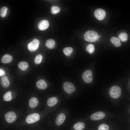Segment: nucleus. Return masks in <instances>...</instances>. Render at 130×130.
Returning <instances> with one entry per match:
<instances>
[{
	"label": "nucleus",
	"instance_id": "25",
	"mask_svg": "<svg viewBox=\"0 0 130 130\" xmlns=\"http://www.w3.org/2000/svg\"><path fill=\"white\" fill-rule=\"evenodd\" d=\"M86 50L89 53H92L95 50L94 45L92 44H90L87 45L86 47Z\"/></svg>",
	"mask_w": 130,
	"mask_h": 130
},
{
	"label": "nucleus",
	"instance_id": "14",
	"mask_svg": "<svg viewBox=\"0 0 130 130\" xmlns=\"http://www.w3.org/2000/svg\"><path fill=\"white\" fill-rule=\"evenodd\" d=\"M57 98L55 97L49 98L47 101V104L50 107H52L55 105L58 102Z\"/></svg>",
	"mask_w": 130,
	"mask_h": 130
},
{
	"label": "nucleus",
	"instance_id": "21",
	"mask_svg": "<svg viewBox=\"0 0 130 130\" xmlns=\"http://www.w3.org/2000/svg\"><path fill=\"white\" fill-rule=\"evenodd\" d=\"M118 37L122 41L125 42L128 39V35L126 33L122 32L119 34L118 35Z\"/></svg>",
	"mask_w": 130,
	"mask_h": 130
},
{
	"label": "nucleus",
	"instance_id": "27",
	"mask_svg": "<svg viewBox=\"0 0 130 130\" xmlns=\"http://www.w3.org/2000/svg\"><path fill=\"white\" fill-rule=\"evenodd\" d=\"M51 12L53 14H56L58 13L60 11L59 7L56 6H53L51 8Z\"/></svg>",
	"mask_w": 130,
	"mask_h": 130
},
{
	"label": "nucleus",
	"instance_id": "8",
	"mask_svg": "<svg viewBox=\"0 0 130 130\" xmlns=\"http://www.w3.org/2000/svg\"><path fill=\"white\" fill-rule=\"evenodd\" d=\"M106 12L104 9L101 8H98L94 12V15L96 18L100 20H103L105 17Z\"/></svg>",
	"mask_w": 130,
	"mask_h": 130
},
{
	"label": "nucleus",
	"instance_id": "20",
	"mask_svg": "<svg viewBox=\"0 0 130 130\" xmlns=\"http://www.w3.org/2000/svg\"><path fill=\"white\" fill-rule=\"evenodd\" d=\"M84 123L82 122H79L73 125V128L77 130H82L85 127Z\"/></svg>",
	"mask_w": 130,
	"mask_h": 130
},
{
	"label": "nucleus",
	"instance_id": "10",
	"mask_svg": "<svg viewBox=\"0 0 130 130\" xmlns=\"http://www.w3.org/2000/svg\"><path fill=\"white\" fill-rule=\"evenodd\" d=\"M49 23L48 21L45 20H42L39 23L38 27L39 29L40 30H44L48 27Z\"/></svg>",
	"mask_w": 130,
	"mask_h": 130
},
{
	"label": "nucleus",
	"instance_id": "29",
	"mask_svg": "<svg viewBox=\"0 0 130 130\" xmlns=\"http://www.w3.org/2000/svg\"><path fill=\"white\" fill-rule=\"evenodd\" d=\"M5 74V71L3 70L0 69V76H3Z\"/></svg>",
	"mask_w": 130,
	"mask_h": 130
},
{
	"label": "nucleus",
	"instance_id": "22",
	"mask_svg": "<svg viewBox=\"0 0 130 130\" xmlns=\"http://www.w3.org/2000/svg\"><path fill=\"white\" fill-rule=\"evenodd\" d=\"M73 51V49L71 47H67L65 48L63 50L65 55L68 56L72 54Z\"/></svg>",
	"mask_w": 130,
	"mask_h": 130
},
{
	"label": "nucleus",
	"instance_id": "3",
	"mask_svg": "<svg viewBox=\"0 0 130 130\" xmlns=\"http://www.w3.org/2000/svg\"><path fill=\"white\" fill-rule=\"evenodd\" d=\"M40 118L39 114L36 113H33L27 116L26 119V121L28 124H31L37 121Z\"/></svg>",
	"mask_w": 130,
	"mask_h": 130
},
{
	"label": "nucleus",
	"instance_id": "15",
	"mask_svg": "<svg viewBox=\"0 0 130 130\" xmlns=\"http://www.w3.org/2000/svg\"><path fill=\"white\" fill-rule=\"evenodd\" d=\"M13 58L11 56L6 54L3 56L1 58V61L2 62L4 63H9L12 61Z\"/></svg>",
	"mask_w": 130,
	"mask_h": 130
},
{
	"label": "nucleus",
	"instance_id": "24",
	"mask_svg": "<svg viewBox=\"0 0 130 130\" xmlns=\"http://www.w3.org/2000/svg\"><path fill=\"white\" fill-rule=\"evenodd\" d=\"M8 10V8L6 6H4L1 7L0 9V15L2 17H5L6 16Z\"/></svg>",
	"mask_w": 130,
	"mask_h": 130
},
{
	"label": "nucleus",
	"instance_id": "4",
	"mask_svg": "<svg viewBox=\"0 0 130 130\" xmlns=\"http://www.w3.org/2000/svg\"><path fill=\"white\" fill-rule=\"evenodd\" d=\"M63 87L64 91L69 94H71L75 90V88L74 85L69 82H64L63 84Z\"/></svg>",
	"mask_w": 130,
	"mask_h": 130
},
{
	"label": "nucleus",
	"instance_id": "28",
	"mask_svg": "<svg viewBox=\"0 0 130 130\" xmlns=\"http://www.w3.org/2000/svg\"><path fill=\"white\" fill-rule=\"evenodd\" d=\"M109 129L108 126L105 124L100 125L98 128V130H108Z\"/></svg>",
	"mask_w": 130,
	"mask_h": 130
},
{
	"label": "nucleus",
	"instance_id": "11",
	"mask_svg": "<svg viewBox=\"0 0 130 130\" xmlns=\"http://www.w3.org/2000/svg\"><path fill=\"white\" fill-rule=\"evenodd\" d=\"M65 118V117L64 114L63 113L59 114L57 116L55 120L56 125L58 126L61 125L64 122Z\"/></svg>",
	"mask_w": 130,
	"mask_h": 130
},
{
	"label": "nucleus",
	"instance_id": "19",
	"mask_svg": "<svg viewBox=\"0 0 130 130\" xmlns=\"http://www.w3.org/2000/svg\"><path fill=\"white\" fill-rule=\"evenodd\" d=\"M18 66L19 68L21 70L25 71L28 67V64L26 62L22 61L19 63Z\"/></svg>",
	"mask_w": 130,
	"mask_h": 130
},
{
	"label": "nucleus",
	"instance_id": "2",
	"mask_svg": "<svg viewBox=\"0 0 130 130\" xmlns=\"http://www.w3.org/2000/svg\"><path fill=\"white\" fill-rule=\"evenodd\" d=\"M109 93L111 98L117 99L120 96L121 93V90L119 86L116 85L113 86L110 89Z\"/></svg>",
	"mask_w": 130,
	"mask_h": 130
},
{
	"label": "nucleus",
	"instance_id": "7",
	"mask_svg": "<svg viewBox=\"0 0 130 130\" xmlns=\"http://www.w3.org/2000/svg\"><path fill=\"white\" fill-rule=\"evenodd\" d=\"M5 117L6 121L9 123L14 122L17 118L15 113L12 111H9L6 113L5 115Z\"/></svg>",
	"mask_w": 130,
	"mask_h": 130
},
{
	"label": "nucleus",
	"instance_id": "16",
	"mask_svg": "<svg viewBox=\"0 0 130 130\" xmlns=\"http://www.w3.org/2000/svg\"><path fill=\"white\" fill-rule=\"evenodd\" d=\"M39 103L38 99L36 98L33 97L31 98L29 101V105L30 107L33 108L36 107Z\"/></svg>",
	"mask_w": 130,
	"mask_h": 130
},
{
	"label": "nucleus",
	"instance_id": "12",
	"mask_svg": "<svg viewBox=\"0 0 130 130\" xmlns=\"http://www.w3.org/2000/svg\"><path fill=\"white\" fill-rule=\"evenodd\" d=\"M36 85L39 89L43 90L46 88L47 84L45 81L43 79H40L36 83Z\"/></svg>",
	"mask_w": 130,
	"mask_h": 130
},
{
	"label": "nucleus",
	"instance_id": "18",
	"mask_svg": "<svg viewBox=\"0 0 130 130\" xmlns=\"http://www.w3.org/2000/svg\"><path fill=\"white\" fill-rule=\"evenodd\" d=\"M110 41L116 47H118L121 46V44L120 39L118 38L113 37L110 39Z\"/></svg>",
	"mask_w": 130,
	"mask_h": 130
},
{
	"label": "nucleus",
	"instance_id": "9",
	"mask_svg": "<svg viewBox=\"0 0 130 130\" xmlns=\"http://www.w3.org/2000/svg\"><path fill=\"white\" fill-rule=\"evenodd\" d=\"M105 116V114L103 112L98 111L92 114L90 117L92 120H97L103 119Z\"/></svg>",
	"mask_w": 130,
	"mask_h": 130
},
{
	"label": "nucleus",
	"instance_id": "5",
	"mask_svg": "<svg viewBox=\"0 0 130 130\" xmlns=\"http://www.w3.org/2000/svg\"><path fill=\"white\" fill-rule=\"evenodd\" d=\"M39 44V40L37 39H35L28 44V49L30 51H34L38 48Z\"/></svg>",
	"mask_w": 130,
	"mask_h": 130
},
{
	"label": "nucleus",
	"instance_id": "6",
	"mask_svg": "<svg viewBox=\"0 0 130 130\" xmlns=\"http://www.w3.org/2000/svg\"><path fill=\"white\" fill-rule=\"evenodd\" d=\"M82 77L84 81L86 83H90L92 81V73L91 70H88L84 71L83 73Z\"/></svg>",
	"mask_w": 130,
	"mask_h": 130
},
{
	"label": "nucleus",
	"instance_id": "1",
	"mask_svg": "<svg viewBox=\"0 0 130 130\" xmlns=\"http://www.w3.org/2000/svg\"><path fill=\"white\" fill-rule=\"evenodd\" d=\"M84 38L86 41L93 42L97 41L98 38V35L95 31L89 30L86 32L84 34Z\"/></svg>",
	"mask_w": 130,
	"mask_h": 130
},
{
	"label": "nucleus",
	"instance_id": "17",
	"mask_svg": "<svg viewBox=\"0 0 130 130\" xmlns=\"http://www.w3.org/2000/svg\"><path fill=\"white\" fill-rule=\"evenodd\" d=\"M45 44L47 47L52 49L55 46V42L53 39H49L46 41Z\"/></svg>",
	"mask_w": 130,
	"mask_h": 130
},
{
	"label": "nucleus",
	"instance_id": "23",
	"mask_svg": "<svg viewBox=\"0 0 130 130\" xmlns=\"http://www.w3.org/2000/svg\"><path fill=\"white\" fill-rule=\"evenodd\" d=\"M3 99L4 100L6 101L11 100L12 99L11 92L8 91L6 92L3 95Z\"/></svg>",
	"mask_w": 130,
	"mask_h": 130
},
{
	"label": "nucleus",
	"instance_id": "13",
	"mask_svg": "<svg viewBox=\"0 0 130 130\" xmlns=\"http://www.w3.org/2000/svg\"><path fill=\"white\" fill-rule=\"evenodd\" d=\"M1 85L4 88H7L9 86L10 82L8 78L6 76H3L0 80Z\"/></svg>",
	"mask_w": 130,
	"mask_h": 130
},
{
	"label": "nucleus",
	"instance_id": "26",
	"mask_svg": "<svg viewBox=\"0 0 130 130\" xmlns=\"http://www.w3.org/2000/svg\"><path fill=\"white\" fill-rule=\"evenodd\" d=\"M42 56L40 54H39L36 56L34 59L35 63L37 64H40L42 60Z\"/></svg>",
	"mask_w": 130,
	"mask_h": 130
},
{
	"label": "nucleus",
	"instance_id": "30",
	"mask_svg": "<svg viewBox=\"0 0 130 130\" xmlns=\"http://www.w3.org/2000/svg\"><path fill=\"white\" fill-rule=\"evenodd\" d=\"M98 37L99 38L101 36L100 35H98Z\"/></svg>",
	"mask_w": 130,
	"mask_h": 130
}]
</instances>
